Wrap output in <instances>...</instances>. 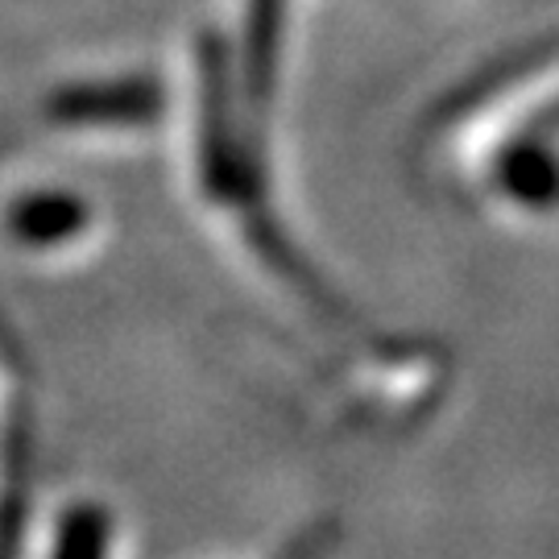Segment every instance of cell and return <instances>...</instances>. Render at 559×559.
Wrapping results in <instances>:
<instances>
[{"mask_svg": "<svg viewBox=\"0 0 559 559\" xmlns=\"http://www.w3.org/2000/svg\"><path fill=\"white\" fill-rule=\"evenodd\" d=\"M13 228H17V237L50 245V240H62L71 237L75 228H83V207L75 200H62V195H38L25 207H17Z\"/></svg>", "mask_w": 559, "mask_h": 559, "instance_id": "obj_1", "label": "cell"}]
</instances>
